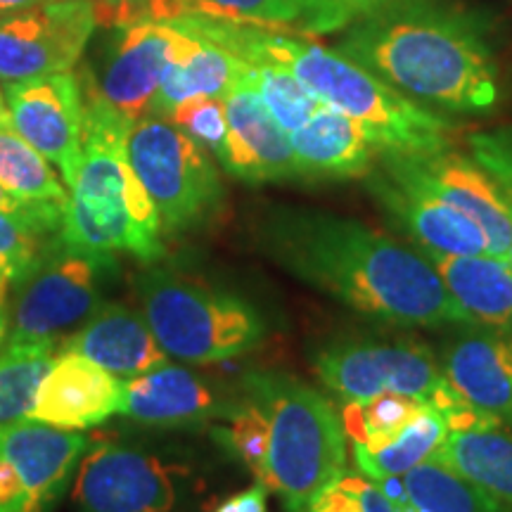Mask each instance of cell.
<instances>
[{
	"mask_svg": "<svg viewBox=\"0 0 512 512\" xmlns=\"http://www.w3.org/2000/svg\"><path fill=\"white\" fill-rule=\"evenodd\" d=\"M233 403L188 368L164 363L150 373L124 380L119 413L147 427H195L226 418Z\"/></svg>",
	"mask_w": 512,
	"mask_h": 512,
	"instance_id": "20",
	"label": "cell"
},
{
	"mask_svg": "<svg viewBox=\"0 0 512 512\" xmlns=\"http://www.w3.org/2000/svg\"><path fill=\"white\" fill-rule=\"evenodd\" d=\"M470 155L512 200V126L472 133L467 138Z\"/></svg>",
	"mask_w": 512,
	"mask_h": 512,
	"instance_id": "37",
	"label": "cell"
},
{
	"mask_svg": "<svg viewBox=\"0 0 512 512\" xmlns=\"http://www.w3.org/2000/svg\"><path fill=\"white\" fill-rule=\"evenodd\" d=\"M126 155L155 202L164 235L188 233L221 207L223 185L214 162L171 119H138L126 136Z\"/></svg>",
	"mask_w": 512,
	"mask_h": 512,
	"instance_id": "9",
	"label": "cell"
},
{
	"mask_svg": "<svg viewBox=\"0 0 512 512\" xmlns=\"http://www.w3.org/2000/svg\"><path fill=\"white\" fill-rule=\"evenodd\" d=\"M12 128L34 145L62 181L72 188L83 155V105L81 79L74 72H60L38 79L5 83Z\"/></svg>",
	"mask_w": 512,
	"mask_h": 512,
	"instance_id": "15",
	"label": "cell"
},
{
	"mask_svg": "<svg viewBox=\"0 0 512 512\" xmlns=\"http://www.w3.org/2000/svg\"><path fill=\"white\" fill-rule=\"evenodd\" d=\"M427 403L408 396L384 392L368 403H347L342 408V422L351 446L373 448L392 439L413 418L425 411Z\"/></svg>",
	"mask_w": 512,
	"mask_h": 512,
	"instance_id": "31",
	"label": "cell"
},
{
	"mask_svg": "<svg viewBox=\"0 0 512 512\" xmlns=\"http://www.w3.org/2000/svg\"><path fill=\"white\" fill-rule=\"evenodd\" d=\"M242 83H247L252 91L259 95L271 117L283 126V131L290 136L299 126H304L313 114H316L323 102L304 86L297 76L275 64H249L242 76Z\"/></svg>",
	"mask_w": 512,
	"mask_h": 512,
	"instance_id": "30",
	"label": "cell"
},
{
	"mask_svg": "<svg viewBox=\"0 0 512 512\" xmlns=\"http://www.w3.org/2000/svg\"><path fill=\"white\" fill-rule=\"evenodd\" d=\"M214 437L226 446L230 456H235L249 472L261 482L266 475L268 458V422L261 408L252 399L242 396L230 406L226 425L216 427Z\"/></svg>",
	"mask_w": 512,
	"mask_h": 512,
	"instance_id": "32",
	"label": "cell"
},
{
	"mask_svg": "<svg viewBox=\"0 0 512 512\" xmlns=\"http://www.w3.org/2000/svg\"><path fill=\"white\" fill-rule=\"evenodd\" d=\"M249 64H275L297 76L323 105L356 121L387 155H434L451 147L453 126L337 48L285 36L280 31L216 19L178 15Z\"/></svg>",
	"mask_w": 512,
	"mask_h": 512,
	"instance_id": "3",
	"label": "cell"
},
{
	"mask_svg": "<svg viewBox=\"0 0 512 512\" xmlns=\"http://www.w3.org/2000/svg\"><path fill=\"white\" fill-rule=\"evenodd\" d=\"M306 512H363V505L358 501V494L354 484H351L349 472H344L335 484H330L328 489L309 505Z\"/></svg>",
	"mask_w": 512,
	"mask_h": 512,
	"instance_id": "39",
	"label": "cell"
},
{
	"mask_svg": "<svg viewBox=\"0 0 512 512\" xmlns=\"http://www.w3.org/2000/svg\"><path fill=\"white\" fill-rule=\"evenodd\" d=\"M0 185L27 204L64 209L69 202V188L55 166L12 126L0 128Z\"/></svg>",
	"mask_w": 512,
	"mask_h": 512,
	"instance_id": "27",
	"label": "cell"
},
{
	"mask_svg": "<svg viewBox=\"0 0 512 512\" xmlns=\"http://www.w3.org/2000/svg\"><path fill=\"white\" fill-rule=\"evenodd\" d=\"M0 211L15 216V219H22L27 223H34V226L48 230V233L60 235L62 230V207H50V204H27L17 197H12L8 190L0 185Z\"/></svg>",
	"mask_w": 512,
	"mask_h": 512,
	"instance_id": "38",
	"label": "cell"
},
{
	"mask_svg": "<svg viewBox=\"0 0 512 512\" xmlns=\"http://www.w3.org/2000/svg\"><path fill=\"white\" fill-rule=\"evenodd\" d=\"M57 349L86 356L119 380H131L169 363L145 313L121 302L102 304L79 330L64 337Z\"/></svg>",
	"mask_w": 512,
	"mask_h": 512,
	"instance_id": "22",
	"label": "cell"
},
{
	"mask_svg": "<svg viewBox=\"0 0 512 512\" xmlns=\"http://www.w3.org/2000/svg\"><path fill=\"white\" fill-rule=\"evenodd\" d=\"M57 242L60 235L0 211V271L10 283L22 285Z\"/></svg>",
	"mask_w": 512,
	"mask_h": 512,
	"instance_id": "34",
	"label": "cell"
},
{
	"mask_svg": "<svg viewBox=\"0 0 512 512\" xmlns=\"http://www.w3.org/2000/svg\"><path fill=\"white\" fill-rule=\"evenodd\" d=\"M368 190L396 228L411 238L425 256L489 254L482 228L470 216L446 204L406 178L389 174L380 164L370 169Z\"/></svg>",
	"mask_w": 512,
	"mask_h": 512,
	"instance_id": "16",
	"label": "cell"
},
{
	"mask_svg": "<svg viewBox=\"0 0 512 512\" xmlns=\"http://www.w3.org/2000/svg\"><path fill=\"white\" fill-rule=\"evenodd\" d=\"M290 143L302 178H363L380 157L361 126L328 105L292 131Z\"/></svg>",
	"mask_w": 512,
	"mask_h": 512,
	"instance_id": "23",
	"label": "cell"
},
{
	"mask_svg": "<svg viewBox=\"0 0 512 512\" xmlns=\"http://www.w3.org/2000/svg\"><path fill=\"white\" fill-rule=\"evenodd\" d=\"M349 477L358 494V501L363 505V512H396L392 508V503H389L382 491L377 489L373 479H368L366 475H356V472H349Z\"/></svg>",
	"mask_w": 512,
	"mask_h": 512,
	"instance_id": "41",
	"label": "cell"
},
{
	"mask_svg": "<svg viewBox=\"0 0 512 512\" xmlns=\"http://www.w3.org/2000/svg\"><path fill=\"white\" fill-rule=\"evenodd\" d=\"M223 102H226L228 138L216 159L230 176L247 183L302 178L290 136L247 83L240 81Z\"/></svg>",
	"mask_w": 512,
	"mask_h": 512,
	"instance_id": "18",
	"label": "cell"
},
{
	"mask_svg": "<svg viewBox=\"0 0 512 512\" xmlns=\"http://www.w3.org/2000/svg\"><path fill=\"white\" fill-rule=\"evenodd\" d=\"M403 484L413 505L425 512H510L482 486L434 458L406 472Z\"/></svg>",
	"mask_w": 512,
	"mask_h": 512,
	"instance_id": "29",
	"label": "cell"
},
{
	"mask_svg": "<svg viewBox=\"0 0 512 512\" xmlns=\"http://www.w3.org/2000/svg\"><path fill=\"white\" fill-rule=\"evenodd\" d=\"M240 389L268 422V458L261 484L280 496L287 512H306L347 472L342 413L316 387L292 375L247 373Z\"/></svg>",
	"mask_w": 512,
	"mask_h": 512,
	"instance_id": "5",
	"label": "cell"
},
{
	"mask_svg": "<svg viewBox=\"0 0 512 512\" xmlns=\"http://www.w3.org/2000/svg\"><path fill=\"white\" fill-rule=\"evenodd\" d=\"M313 370L344 403H368L384 392L422 401L451 425L470 403L446 382L437 356L415 339L351 337L320 349Z\"/></svg>",
	"mask_w": 512,
	"mask_h": 512,
	"instance_id": "8",
	"label": "cell"
},
{
	"mask_svg": "<svg viewBox=\"0 0 512 512\" xmlns=\"http://www.w3.org/2000/svg\"><path fill=\"white\" fill-rule=\"evenodd\" d=\"M8 283L5 273L0 271V344L8 339L10 332V311H8Z\"/></svg>",
	"mask_w": 512,
	"mask_h": 512,
	"instance_id": "42",
	"label": "cell"
},
{
	"mask_svg": "<svg viewBox=\"0 0 512 512\" xmlns=\"http://www.w3.org/2000/svg\"><path fill=\"white\" fill-rule=\"evenodd\" d=\"M174 24L143 12L126 19L93 79L81 81L83 100L105 107L126 126L147 117L174 50Z\"/></svg>",
	"mask_w": 512,
	"mask_h": 512,
	"instance_id": "13",
	"label": "cell"
},
{
	"mask_svg": "<svg viewBox=\"0 0 512 512\" xmlns=\"http://www.w3.org/2000/svg\"><path fill=\"white\" fill-rule=\"evenodd\" d=\"M264 249L294 278L363 316L401 328L475 325L425 254L361 221L283 211L266 223Z\"/></svg>",
	"mask_w": 512,
	"mask_h": 512,
	"instance_id": "1",
	"label": "cell"
},
{
	"mask_svg": "<svg viewBox=\"0 0 512 512\" xmlns=\"http://www.w3.org/2000/svg\"><path fill=\"white\" fill-rule=\"evenodd\" d=\"M309 0H147V15H195L242 27L275 29L302 22Z\"/></svg>",
	"mask_w": 512,
	"mask_h": 512,
	"instance_id": "28",
	"label": "cell"
},
{
	"mask_svg": "<svg viewBox=\"0 0 512 512\" xmlns=\"http://www.w3.org/2000/svg\"><path fill=\"white\" fill-rule=\"evenodd\" d=\"M74 503L79 512H176L181 470L143 448L100 441L76 467Z\"/></svg>",
	"mask_w": 512,
	"mask_h": 512,
	"instance_id": "10",
	"label": "cell"
},
{
	"mask_svg": "<svg viewBox=\"0 0 512 512\" xmlns=\"http://www.w3.org/2000/svg\"><path fill=\"white\" fill-rule=\"evenodd\" d=\"M121 396L124 380L86 356L60 351L38 384L27 420L67 432L88 430L119 413Z\"/></svg>",
	"mask_w": 512,
	"mask_h": 512,
	"instance_id": "17",
	"label": "cell"
},
{
	"mask_svg": "<svg viewBox=\"0 0 512 512\" xmlns=\"http://www.w3.org/2000/svg\"><path fill=\"white\" fill-rule=\"evenodd\" d=\"M91 0H46L0 17V81L74 72L93 38Z\"/></svg>",
	"mask_w": 512,
	"mask_h": 512,
	"instance_id": "11",
	"label": "cell"
},
{
	"mask_svg": "<svg viewBox=\"0 0 512 512\" xmlns=\"http://www.w3.org/2000/svg\"><path fill=\"white\" fill-rule=\"evenodd\" d=\"M392 508H394L396 512H425V510H420L418 505H413L411 496L401 498V501H394V503H392Z\"/></svg>",
	"mask_w": 512,
	"mask_h": 512,
	"instance_id": "45",
	"label": "cell"
},
{
	"mask_svg": "<svg viewBox=\"0 0 512 512\" xmlns=\"http://www.w3.org/2000/svg\"><path fill=\"white\" fill-rule=\"evenodd\" d=\"M136 292L157 342L188 363H221L264 342L266 320L240 294L216 290L169 268H145Z\"/></svg>",
	"mask_w": 512,
	"mask_h": 512,
	"instance_id": "6",
	"label": "cell"
},
{
	"mask_svg": "<svg viewBox=\"0 0 512 512\" xmlns=\"http://www.w3.org/2000/svg\"><path fill=\"white\" fill-rule=\"evenodd\" d=\"M83 155L62 216V242L93 252H126L143 264L164 256L162 221L126 155L131 126L86 102Z\"/></svg>",
	"mask_w": 512,
	"mask_h": 512,
	"instance_id": "4",
	"label": "cell"
},
{
	"mask_svg": "<svg viewBox=\"0 0 512 512\" xmlns=\"http://www.w3.org/2000/svg\"><path fill=\"white\" fill-rule=\"evenodd\" d=\"M166 119L174 121L185 136H190L214 157L221 155L228 138V117L223 98H207V95L190 98L181 102Z\"/></svg>",
	"mask_w": 512,
	"mask_h": 512,
	"instance_id": "35",
	"label": "cell"
},
{
	"mask_svg": "<svg viewBox=\"0 0 512 512\" xmlns=\"http://www.w3.org/2000/svg\"><path fill=\"white\" fill-rule=\"evenodd\" d=\"M53 354H0V427L27 420L38 384L46 377Z\"/></svg>",
	"mask_w": 512,
	"mask_h": 512,
	"instance_id": "33",
	"label": "cell"
},
{
	"mask_svg": "<svg viewBox=\"0 0 512 512\" xmlns=\"http://www.w3.org/2000/svg\"><path fill=\"white\" fill-rule=\"evenodd\" d=\"M441 370L460 399L512 427V332L465 325L446 344Z\"/></svg>",
	"mask_w": 512,
	"mask_h": 512,
	"instance_id": "19",
	"label": "cell"
},
{
	"mask_svg": "<svg viewBox=\"0 0 512 512\" xmlns=\"http://www.w3.org/2000/svg\"><path fill=\"white\" fill-rule=\"evenodd\" d=\"M117 273L114 254L67 245L60 238L43 264L19 285L5 349L53 354L64 337L105 304V290Z\"/></svg>",
	"mask_w": 512,
	"mask_h": 512,
	"instance_id": "7",
	"label": "cell"
},
{
	"mask_svg": "<svg viewBox=\"0 0 512 512\" xmlns=\"http://www.w3.org/2000/svg\"><path fill=\"white\" fill-rule=\"evenodd\" d=\"M427 259L472 323L512 332V259L494 254H434Z\"/></svg>",
	"mask_w": 512,
	"mask_h": 512,
	"instance_id": "24",
	"label": "cell"
},
{
	"mask_svg": "<svg viewBox=\"0 0 512 512\" xmlns=\"http://www.w3.org/2000/svg\"><path fill=\"white\" fill-rule=\"evenodd\" d=\"M214 512H268V489L261 482H256L249 489L216 505Z\"/></svg>",
	"mask_w": 512,
	"mask_h": 512,
	"instance_id": "40",
	"label": "cell"
},
{
	"mask_svg": "<svg viewBox=\"0 0 512 512\" xmlns=\"http://www.w3.org/2000/svg\"><path fill=\"white\" fill-rule=\"evenodd\" d=\"M434 460L482 486L512 512V434L503 427L448 432Z\"/></svg>",
	"mask_w": 512,
	"mask_h": 512,
	"instance_id": "25",
	"label": "cell"
},
{
	"mask_svg": "<svg viewBox=\"0 0 512 512\" xmlns=\"http://www.w3.org/2000/svg\"><path fill=\"white\" fill-rule=\"evenodd\" d=\"M174 24V50L166 64L162 83L150 114L169 117L190 98H226L245 76L247 62L230 53L221 43L211 41L183 17H164Z\"/></svg>",
	"mask_w": 512,
	"mask_h": 512,
	"instance_id": "21",
	"label": "cell"
},
{
	"mask_svg": "<svg viewBox=\"0 0 512 512\" xmlns=\"http://www.w3.org/2000/svg\"><path fill=\"white\" fill-rule=\"evenodd\" d=\"M38 3H46V0H0V17L12 15V12L34 8Z\"/></svg>",
	"mask_w": 512,
	"mask_h": 512,
	"instance_id": "43",
	"label": "cell"
},
{
	"mask_svg": "<svg viewBox=\"0 0 512 512\" xmlns=\"http://www.w3.org/2000/svg\"><path fill=\"white\" fill-rule=\"evenodd\" d=\"M377 164L463 211L482 228L489 254L512 259V200L472 157L451 147L434 155H387Z\"/></svg>",
	"mask_w": 512,
	"mask_h": 512,
	"instance_id": "14",
	"label": "cell"
},
{
	"mask_svg": "<svg viewBox=\"0 0 512 512\" xmlns=\"http://www.w3.org/2000/svg\"><path fill=\"white\" fill-rule=\"evenodd\" d=\"M389 3L392 0H309V8L297 27L309 36L339 34Z\"/></svg>",
	"mask_w": 512,
	"mask_h": 512,
	"instance_id": "36",
	"label": "cell"
},
{
	"mask_svg": "<svg viewBox=\"0 0 512 512\" xmlns=\"http://www.w3.org/2000/svg\"><path fill=\"white\" fill-rule=\"evenodd\" d=\"M8 126H12L8 100H5V91H0V128H8Z\"/></svg>",
	"mask_w": 512,
	"mask_h": 512,
	"instance_id": "44",
	"label": "cell"
},
{
	"mask_svg": "<svg viewBox=\"0 0 512 512\" xmlns=\"http://www.w3.org/2000/svg\"><path fill=\"white\" fill-rule=\"evenodd\" d=\"M107 3H121V0H107Z\"/></svg>",
	"mask_w": 512,
	"mask_h": 512,
	"instance_id": "47",
	"label": "cell"
},
{
	"mask_svg": "<svg viewBox=\"0 0 512 512\" xmlns=\"http://www.w3.org/2000/svg\"><path fill=\"white\" fill-rule=\"evenodd\" d=\"M337 50L425 107L486 112L501 100L486 24L456 0H392L344 29Z\"/></svg>",
	"mask_w": 512,
	"mask_h": 512,
	"instance_id": "2",
	"label": "cell"
},
{
	"mask_svg": "<svg viewBox=\"0 0 512 512\" xmlns=\"http://www.w3.org/2000/svg\"><path fill=\"white\" fill-rule=\"evenodd\" d=\"M448 432L451 430H448L444 415L427 406L418 418H413L401 432L382 441L380 446L351 448H354V458L361 475L377 482L384 477H403L413 467L432 460L444 446Z\"/></svg>",
	"mask_w": 512,
	"mask_h": 512,
	"instance_id": "26",
	"label": "cell"
},
{
	"mask_svg": "<svg viewBox=\"0 0 512 512\" xmlns=\"http://www.w3.org/2000/svg\"><path fill=\"white\" fill-rule=\"evenodd\" d=\"M121 3H128V5H133V3H147V0H121Z\"/></svg>",
	"mask_w": 512,
	"mask_h": 512,
	"instance_id": "46",
	"label": "cell"
},
{
	"mask_svg": "<svg viewBox=\"0 0 512 512\" xmlns=\"http://www.w3.org/2000/svg\"><path fill=\"white\" fill-rule=\"evenodd\" d=\"M88 439L34 420L0 427V512H50Z\"/></svg>",
	"mask_w": 512,
	"mask_h": 512,
	"instance_id": "12",
	"label": "cell"
}]
</instances>
